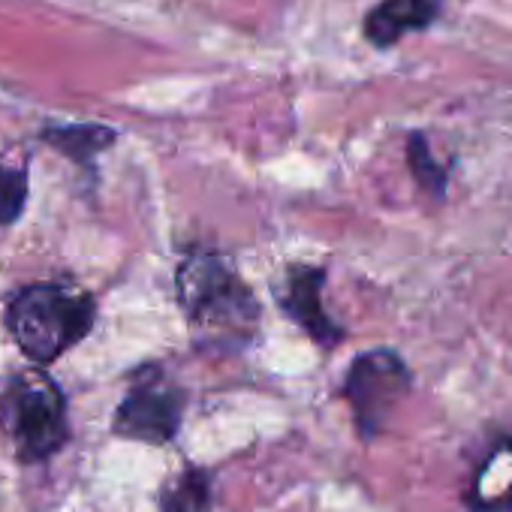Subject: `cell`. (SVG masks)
Returning a JSON list of instances; mask_svg holds the SVG:
<instances>
[{
  "label": "cell",
  "instance_id": "1",
  "mask_svg": "<svg viewBox=\"0 0 512 512\" xmlns=\"http://www.w3.org/2000/svg\"><path fill=\"white\" fill-rule=\"evenodd\" d=\"M178 302L202 344L244 350L260 326V302L223 253L193 247L175 272Z\"/></svg>",
  "mask_w": 512,
  "mask_h": 512
},
{
  "label": "cell",
  "instance_id": "2",
  "mask_svg": "<svg viewBox=\"0 0 512 512\" xmlns=\"http://www.w3.org/2000/svg\"><path fill=\"white\" fill-rule=\"evenodd\" d=\"M94 314V299L82 287L70 281H49L16 293L7 320L22 353L46 365L91 332Z\"/></svg>",
  "mask_w": 512,
  "mask_h": 512
},
{
  "label": "cell",
  "instance_id": "3",
  "mask_svg": "<svg viewBox=\"0 0 512 512\" xmlns=\"http://www.w3.org/2000/svg\"><path fill=\"white\" fill-rule=\"evenodd\" d=\"M0 425L22 461H43L67 443V401L40 368L19 371L0 392Z\"/></svg>",
  "mask_w": 512,
  "mask_h": 512
},
{
  "label": "cell",
  "instance_id": "4",
  "mask_svg": "<svg viewBox=\"0 0 512 512\" xmlns=\"http://www.w3.org/2000/svg\"><path fill=\"white\" fill-rule=\"evenodd\" d=\"M410 386L413 374L395 350H368L353 359L341 395L353 410L362 440H374L383 431L392 410L407 398Z\"/></svg>",
  "mask_w": 512,
  "mask_h": 512
},
{
  "label": "cell",
  "instance_id": "5",
  "mask_svg": "<svg viewBox=\"0 0 512 512\" xmlns=\"http://www.w3.org/2000/svg\"><path fill=\"white\" fill-rule=\"evenodd\" d=\"M184 392L160 371L142 368L115 413V431L130 440L169 443L178 434Z\"/></svg>",
  "mask_w": 512,
  "mask_h": 512
},
{
  "label": "cell",
  "instance_id": "6",
  "mask_svg": "<svg viewBox=\"0 0 512 512\" xmlns=\"http://www.w3.org/2000/svg\"><path fill=\"white\" fill-rule=\"evenodd\" d=\"M323 287H326V269L323 266H290L287 278L278 290V302L290 320H296L311 341L332 350L344 341V329L326 314L323 305Z\"/></svg>",
  "mask_w": 512,
  "mask_h": 512
},
{
  "label": "cell",
  "instance_id": "7",
  "mask_svg": "<svg viewBox=\"0 0 512 512\" xmlns=\"http://www.w3.org/2000/svg\"><path fill=\"white\" fill-rule=\"evenodd\" d=\"M440 16V0H380L362 19V34L374 49H392L410 34L428 31Z\"/></svg>",
  "mask_w": 512,
  "mask_h": 512
},
{
  "label": "cell",
  "instance_id": "8",
  "mask_svg": "<svg viewBox=\"0 0 512 512\" xmlns=\"http://www.w3.org/2000/svg\"><path fill=\"white\" fill-rule=\"evenodd\" d=\"M467 506L473 512H512V437L485 455L467 491Z\"/></svg>",
  "mask_w": 512,
  "mask_h": 512
},
{
  "label": "cell",
  "instance_id": "9",
  "mask_svg": "<svg viewBox=\"0 0 512 512\" xmlns=\"http://www.w3.org/2000/svg\"><path fill=\"white\" fill-rule=\"evenodd\" d=\"M163 512H214L211 476L205 470H184L163 491Z\"/></svg>",
  "mask_w": 512,
  "mask_h": 512
},
{
  "label": "cell",
  "instance_id": "10",
  "mask_svg": "<svg viewBox=\"0 0 512 512\" xmlns=\"http://www.w3.org/2000/svg\"><path fill=\"white\" fill-rule=\"evenodd\" d=\"M407 166H410V175L413 181L419 184V190H425L431 199H443L446 196V169L437 163L425 133H410L407 136Z\"/></svg>",
  "mask_w": 512,
  "mask_h": 512
},
{
  "label": "cell",
  "instance_id": "11",
  "mask_svg": "<svg viewBox=\"0 0 512 512\" xmlns=\"http://www.w3.org/2000/svg\"><path fill=\"white\" fill-rule=\"evenodd\" d=\"M28 199V172L22 163H0V226L13 223Z\"/></svg>",
  "mask_w": 512,
  "mask_h": 512
}]
</instances>
